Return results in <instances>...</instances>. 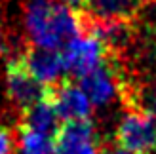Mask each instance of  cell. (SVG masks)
Instances as JSON below:
<instances>
[{
  "label": "cell",
  "instance_id": "1",
  "mask_svg": "<svg viewBox=\"0 0 156 154\" xmlns=\"http://www.w3.org/2000/svg\"><path fill=\"white\" fill-rule=\"evenodd\" d=\"M25 21L33 46L44 50L61 51L84 33L82 13L53 0H29Z\"/></svg>",
  "mask_w": 156,
  "mask_h": 154
},
{
  "label": "cell",
  "instance_id": "2",
  "mask_svg": "<svg viewBox=\"0 0 156 154\" xmlns=\"http://www.w3.org/2000/svg\"><path fill=\"white\" fill-rule=\"evenodd\" d=\"M118 149L135 154H152L156 150V120L149 110L133 109L124 114L114 133Z\"/></svg>",
  "mask_w": 156,
  "mask_h": 154
},
{
  "label": "cell",
  "instance_id": "3",
  "mask_svg": "<svg viewBox=\"0 0 156 154\" xmlns=\"http://www.w3.org/2000/svg\"><path fill=\"white\" fill-rule=\"evenodd\" d=\"M107 55L108 50L101 44V40H97L91 34L74 38L65 50H61L65 72L76 78H82L91 71H95L97 67H101L107 61Z\"/></svg>",
  "mask_w": 156,
  "mask_h": 154
},
{
  "label": "cell",
  "instance_id": "4",
  "mask_svg": "<svg viewBox=\"0 0 156 154\" xmlns=\"http://www.w3.org/2000/svg\"><path fill=\"white\" fill-rule=\"evenodd\" d=\"M6 84H8V95L19 107L21 110L30 109L33 105L40 103L51 93V88L40 84L25 67L21 59H13L8 63L6 71Z\"/></svg>",
  "mask_w": 156,
  "mask_h": 154
},
{
  "label": "cell",
  "instance_id": "5",
  "mask_svg": "<svg viewBox=\"0 0 156 154\" xmlns=\"http://www.w3.org/2000/svg\"><path fill=\"white\" fill-rule=\"evenodd\" d=\"M19 59L23 67L44 86L53 88L63 80L65 67H63V59H61V51L29 46L23 51V55H19Z\"/></svg>",
  "mask_w": 156,
  "mask_h": 154
},
{
  "label": "cell",
  "instance_id": "6",
  "mask_svg": "<svg viewBox=\"0 0 156 154\" xmlns=\"http://www.w3.org/2000/svg\"><path fill=\"white\" fill-rule=\"evenodd\" d=\"M55 154H97L93 124L90 120L63 122L55 135Z\"/></svg>",
  "mask_w": 156,
  "mask_h": 154
},
{
  "label": "cell",
  "instance_id": "7",
  "mask_svg": "<svg viewBox=\"0 0 156 154\" xmlns=\"http://www.w3.org/2000/svg\"><path fill=\"white\" fill-rule=\"evenodd\" d=\"M51 99L57 109V114L63 122H74V120H90L91 103L88 101L86 93L80 89L78 84L73 80H61L57 86L51 88Z\"/></svg>",
  "mask_w": 156,
  "mask_h": 154
},
{
  "label": "cell",
  "instance_id": "8",
  "mask_svg": "<svg viewBox=\"0 0 156 154\" xmlns=\"http://www.w3.org/2000/svg\"><path fill=\"white\" fill-rule=\"evenodd\" d=\"M80 89L86 93L88 101L95 107H103L111 103L114 95L120 91V80L114 68L108 67V59L95 71L80 78Z\"/></svg>",
  "mask_w": 156,
  "mask_h": 154
},
{
  "label": "cell",
  "instance_id": "9",
  "mask_svg": "<svg viewBox=\"0 0 156 154\" xmlns=\"http://www.w3.org/2000/svg\"><path fill=\"white\" fill-rule=\"evenodd\" d=\"M61 126H63V120L59 118L57 114V109L53 105V99H51V93L42 99L40 103L33 105L30 109L23 110V124L21 128H27L30 131H36L40 135H46V137H51L55 141V135L59 133Z\"/></svg>",
  "mask_w": 156,
  "mask_h": 154
},
{
  "label": "cell",
  "instance_id": "10",
  "mask_svg": "<svg viewBox=\"0 0 156 154\" xmlns=\"http://www.w3.org/2000/svg\"><path fill=\"white\" fill-rule=\"evenodd\" d=\"M145 0H90L82 15L93 19H122L131 21L143 8Z\"/></svg>",
  "mask_w": 156,
  "mask_h": 154
},
{
  "label": "cell",
  "instance_id": "11",
  "mask_svg": "<svg viewBox=\"0 0 156 154\" xmlns=\"http://www.w3.org/2000/svg\"><path fill=\"white\" fill-rule=\"evenodd\" d=\"M19 152L21 154H55V141L51 137L19 128Z\"/></svg>",
  "mask_w": 156,
  "mask_h": 154
},
{
  "label": "cell",
  "instance_id": "12",
  "mask_svg": "<svg viewBox=\"0 0 156 154\" xmlns=\"http://www.w3.org/2000/svg\"><path fill=\"white\" fill-rule=\"evenodd\" d=\"M13 150V135L6 126H0V154H12Z\"/></svg>",
  "mask_w": 156,
  "mask_h": 154
},
{
  "label": "cell",
  "instance_id": "13",
  "mask_svg": "<svg viewBox=\"0 0 156 154\" xmlns=\"http://www.w3.org/2000/svg\"><path fill=\"white\" fill-rule=\"evenodd\" d=\"M88 2L90 0H65V6H69L71 10H74L78 13H86V10H88Z\"/></svg>",
  "mask_w": 156,
  "mask_h": 154
},
{
  "label": "cell",
  "instance_id": "14",
  "mask_svg": "<svg viewBox=\"0 0 156 154\" xmlns=\"http://www.w3.org/2000/svg\"><path fill=\"white\" fill-rule=\"evenodd\" d=\"M105 154H135V152H129V150H124V149H112V150H107Z\"/></svg>",
  "mask_w": 156,
  "mask_h": 154
},
{
  "label": "cell",
  "instance_id": "15",
  "mask_svg": "<svg viewBox=\"0 0 156 154\" xmlns=\"http://www.w3.org/2000/svg\"><path fill=\"white\" fill-rule=\"evenodd\" d=\"M4 51V40H2V34H0V53Z\"/></svg>",
  "mask_w": 156,
  "mask_h": 154
},
{
  "label": "cell",
  "instance_id": "16",
  "mask_svg": "<svg viewBox=\"0 0 156 154\" xmlns=\"http://www.w3.org/2000/svg\"><path fill=\"white\" fill-rule=\"evenodd\" d=\"M152 109L156 110V91H154V95H152Z\"/></svg>",
  "mask_w": 156,
  "mask_h": 154
}]
</instances>
